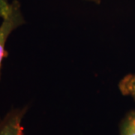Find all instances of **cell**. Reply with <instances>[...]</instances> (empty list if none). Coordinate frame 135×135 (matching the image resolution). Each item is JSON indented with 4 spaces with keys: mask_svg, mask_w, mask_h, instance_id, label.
I'll list each match as a JSON object with an SVG mask.
<instances>
[{
    "mask_svg": "<svg viewBox=\"0 0 135 135\" xmlns=\"http://www.w3.org/2000/svg\"><path fill=\"white\" fill-rule=\"evenodd\" d=\"M24 23L25 20L22 14L20 3L18 0H14L11 2L8 14L2 19V23L0 25V79L2 62L8 56V51L5 49V46L8 37L13 31Z\"/></svg>",
    "mask_w": 135,
    "mask_h": 135,
    "instance_id": "cell-1",
    "label": "cell"
},
{
    "mask_svg": "<svg viewBox=\"0 0 135 135\" xmlns=\"http://www.w3.org/2000/svg\"><path fill=\"white\" fill-rule=\"evenodd\" d=\"M27 110V106L14 108L0 118V135H24L22 122Z\"/></svg>",
    "mask_w": 135,
    "mask_h": 135,
    "instance_id": "cell-2",
    "label": "cell"
},
{
    "mask_svg": "<svg viewBox=\"0 0 135 135\" xmlns=\"http://www.w3.org/2000/svg\"><path fill=\"white\" fill-rule=\"evenodd\" d=\"M119 89L123 95L132 97L135 100V74H128L119 83Z\"/></svg>",
    "mask_w": 135,
    "mask_h": 135,
    "instance_id": "cell-3",
    "label": "cell"
},
{
    "mask_svg": "<svg viewBox=\"0 0 135 135\" xmlns=\"http://www.w3.org/2000/svg\"><path fill=\"white\" fill-rule=\"evenodd\" d=\"M120 135H135V110L129 112L120 126Z\"/></svg>",
    "mask_w": 135,
    "mask_h": 135,
    "instance_id": "cell-4",
    "label": "cell"
},
{
    "mask_svg": "<svg viewBox=\"0 0 135 135\" xmlns=\"http://www.w3.org/2000/svg\"><path fill=\"white\" fill-rule=\"evenodd\" d=\"M11 8V2L8 0H0V17L3 19L8 14Z\"/></svg>",
    "mask_w": 135,
    "mask_h": 135,
    "instance_id": "cell-5",
    "label": "cell"
},
{
    "mask_svg": "<svg viewBox=\"0 0 135 135\" xmlns=\"http://www.w3.org/2000/svg\"><path fill=\"white\" fill-rule=\"evenodd\" d=\"M86 1H89V2H94L95 4H100L101 2V0H86Z\"/></svg>",
    "mask_w": 135,
    "mask_h": 135,
    "instance_id": "cell-6",
    "label": "cell"
}]
</instances>
